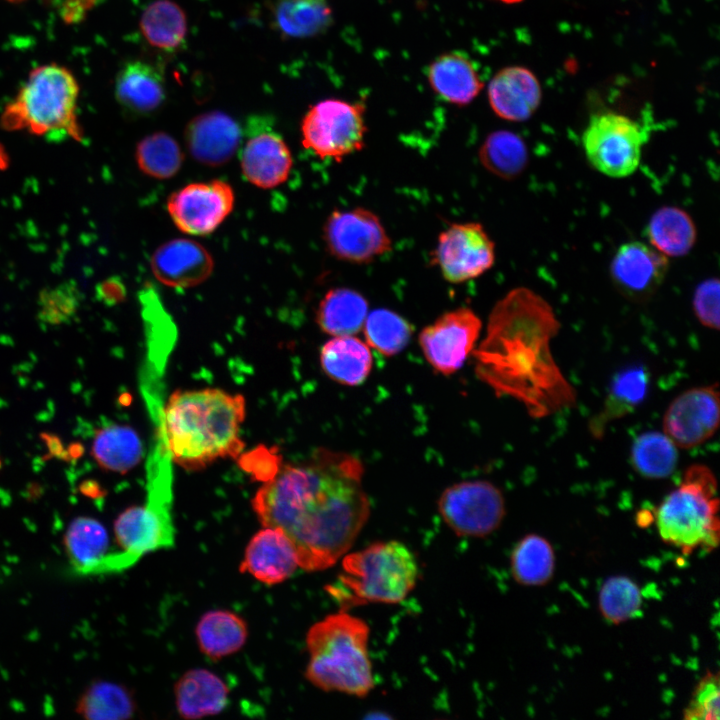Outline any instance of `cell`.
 Here are the masks:
<instances>
[{"label":"cell","mask_w":720,"mask_h":720,"mask_svg":"<svg viewBox=\"0 0 720 720\" xmlns=\"http://www.w3.org/2000/svg\"><path fill=\"white\" fill-rule=\"evenodd\" d=\"M362 476L356 457L320 448L304 463L281 466L252 506L263 526L288 536L300 568L324 570L348 552L368 520Z\"/></svg>","instance_id":"obj_1"},{"label":"cell","mask_w":720,"mask_h":720,"mask_svg":"<svg viewBox=\"0 0 720 720\" xmlns=\"http://www.w3.org/2000/svg\"><path fill=\"white\" fill-rule=\"evenodd\" d=\"M559 329L543 297L525 287L509 291L492 309L474 354L477 376L498 396L520 401L536 419L574 406L576 391L550 349Z\"/></svg>","instance_id":"obj_2"},{"label":"cell","mask_w":720,"mask_h":720,"mask_svg":"<svg viewBox=\"0 0 720 720\" xmlns=\"http://www.w3.org/2000/svg\"><path fill=\"white\" fill-rule=\"evenodd\" d=\"M245 399L220 389L175 391L163 411V430L171 459L196 471L216 460L236 458L244 449L240 437Z\"/></svg>","instance_id":"obj_3"},{"label":"cell","mask_w":720,"mask_h":720,"mask_svg":"<svg viewBox=\"0 0 720 720\" xmlns=\"http://www.w3.org/2000/svg\"><path fill=\"white\" fill-rule=\"evenodd\" d=\"M369 626L340 610L315 623L306 635L305 677L317 688L365 697L374 688L368 652Z\"/></svg>","instance_id":"obj_4"},{"label":"cell","mask_w":720,"mask_h":720,"mask_svg":"<svg viewBox=\"0 0 720 720\" xmlns=\"http://www.w3.org/2000/svg\"><path fill=\"white\" fill-rule=\"evenodd\" d=\"M341 568L337 582L328 586L341 610L367 603H399L413 590L419 573L413 552L396 540L346 554Z\"/></svg>","instance_id":"obj_5"},{"label":"cell","mask_w":720,"mask_h":720,"mask_svg":"<svg viewBox=\"0 0 720 720\" xmlns=\"http://www.w3.org/2000/svg\"><path fill=\"white\" fill-rule=\"evenodd\" d=\"M718 511L714 473L706 465L693 464L657 508L655 520L660 538L685 555L699 549L711 552L719 544Z\"/></svg>","instance_id":"obj_6"},{"label":"cell","mask_w":720,"mask_h":720,"mask_svg":"<svg viewBox=\"0 0 720 720\" xmlns=\"http://www.w3.org/2000/svg\"><path fill=\"white\" fill-rule=\"evenodd\" d=\"M79 85L66 67L46 64L31 71L15 99L0 117L8 131L26 130L35 135L60 132L81 141L76 115Z\"/></svg>","instance_id":"obj_7"},{"label":"cell","mask_w":720,"mask_h":720,"mask_svg":"<svg viewBox=\"0 0 720 720\" xmlns=\"http://www.w3.org/2000/svg\"><path fill=\"white\" fill-rule=\"evenodd\" d=\"M646 141L647 133L638 122L608 111L593 115L582 135L588 162L611 178H625L637 170Z\"/></svg>","instance_id":"obj_8"},{"label":"cell","mask_w":720,"mask_h":720,"mask_svg":"<svg viewBox=\"0 0 720 720\" xmlns=\"http://www.w3.org/2000/svg\"><path fill=\"white\" fill-rule=\"evenodd\" d=\"M300 131L306 149L340 162L365 146V106L339 99L320 101L304 115Z\"/></svg>","instance_id":"obj_9"},{"label":"cell","mask_w":720,"mask_h":720,"mask_svg":"<svg viewBox=\"0 0 720 720\" xmlns=\"http://www.w3.org/2000/svg\"><path fill=\"white\" fill-rule=\"evenodd\" d=\"M171 488L167 478L151 481L143 506H131L114 523V533L128 567L141 556L175 544L171 516Z\"/></svg>","instance_id":"obj_10"},{"label":"cell","mask_w":720,"mask_h":720,"mask_svg":"<svg viewBox=\"0 0 720 720\" xmlns=\"http://www.w3.org/2000/svg\"><path fill=\"white\" fill-rule=\"evenodd\" d=\"M439 513L458 536L484 537L502 523L506 509L502 492L485 480L463 481L445 489Z\"/></svg>","instance_id":"obj_11"},{"label":"cell","mask_w":720,"mask_h":720,"mask_svg":"<svg viewBox=\"0 0 720 720\" xmlns=\"http://www.w3.org/2000/svg\"><path fill=\"white\" fill-rule=\"evenodd\" d=\"M323 239L331 256L353 264L371 263L392 249L380 218L363 207L332 211L323 225Z\"/></svg>","instance_id":"obj_12"},{"label":"cell","mask_w":720,"mask_h":720,"mask_svg":"<svg viewBox=\"0 0 720 720\" xmlns=\"http://www.w3.org/2000/svg\"><path fill=\"white\" fill-rule=\"evenodd\" d=\"M432 258L446 281L463 283L493 266L495 244L482 224L453 223L438 235Z\"/></svg>","instance_id":"obj_13"},{"label":"cell","mask_w":720,"mask_h":720,"mask_svg":"<svg viewBox=\"0 0 720 720\" xmlns=\"http://www.w3.org/2000/svg\"><path fill=\"white\" fill-rule=\"evenodd\" d=\"M233 188L214 179L194 182L172 193L167 200L168 213L175 226L191 236L213 233L232 212Z\"/></svg>","instance_id":"obj_14"},{"label":"cell","mask_w":720,"mask_h":720,"mask_svg":"<svg viewBox=\"0 0 720 720\" xmlns=\"http://www.w3.org/2000/svg\"><path fill=\"white\" fill-rule=\"evenodd\" d=\"M481 320L467 307L439 316L419 334V344L428 363L439 373L460 369L479 337Z\"/></svg>","instance_id":"obj_15"},{"label":"cell","mask_w":720,"mask_h":720,"mask_svg":"<svg viewBox=\"0 0 720 720\" xmlns=\"http://www.w3.org/2000/svg\"><path fill=\"white\" fill-rule=\"evenodd\" d=\"M719 418L718 385L694 387L669 404L663 417V430L677 448L690 449L714 435Z\"/></svg>","instance_id":"obj_16"},{"label":"cell","mask_w":720,"mask_h":720,"mask_svg":"<svg viewBox=\"0 0 720 720\" xmlns=\"http://www.w3.org/2000/svg\"><path fill=\"white\" fill-rule=\"evenodd\" d=\"M668 257L650 244L630 241L622 244L610 263V276L616 288L633 300H645L663 283Z\"/></svg>","instance_id":"obj_17"},{"label":"cell","mask_w":720,"mask_h":720,"mask_svg":"<svg viewBox=\"0 0 720 720\" xmlns=\"http://www.w3.org/2000/svg\"><path fill=\"white\" fill-rule=\"evenodd\" d=\"M150 265L160 283L172 288H191L209 278L214 262L201 243L176 238L161 244L153 252Z\"/></svg>","instance_id":"obj_18"},{"label":"cell","mask_w":720,"mask_h":720,"mask_svg":"<svg viewBox=\"0 0 720 720\" xmlns=\"http://www.w3.org/2000/svg\"><path fill=\"white\" fill-rule=\"evenodd\" d=\"M184 134L191 156L211 167L227 163L237 152L241 141L239 124L220 111L195 116L187 124Z\"/></svg>","instance_id":"obj_19"},{"label":"cell","mask_w":720,"mask_h":720,"mask_svg":"<svg viewBox=\"0 0 720 720\" xmlns=\"http://www.w3.org/2000/svg\"><path fill=\"white\" fill-rule=\"evenodd\" d=\"M299 567L293 543L280 529L265 527L249 541L240 571L268 585L287 580Z\"/></svg>","instance_id":"obj_20"},{"label":"cell","mask_w":720,"mask_h":720,"mask_svg":"<svg viewBox=\"0 0 720 720\" xmlns=\"http://www.w3.org/2000/svg\"><path fill=\"white\" fill-rule=\"evenodd\" d=\"M542 98L536 76L527 68L510 66L494 75L488 86V99L497 116L512 122L529 119Z\"/></svg>","instance_id":"obj_21"},{"label":"cell","mask_w":720,"mask_h":720,"mask_svg":"<svg viewBox=\"0 0 720 720\" xmlns=\"http://www.w3.org/2000/svg\"><path fill=\"white\" fill-rule=\"evenodd\" d=\"M291 151L281 136L263 132L252 136L240 154L241 171L252 185L275 188L284 183L292 169Z\"/></svg>","instance_id":"obj_22"},{"label":"cell","mask_w":720,"mask_h":720,"mask_svg":"<svg viewBox=\"0 0 720 720\" xmlns=\"http://www.w3.org/2000/svg\"><path fill=\"white\" fill-rule=\"evenodd\" d=\"M175 698L181 717L198 719L223 711L229 702V689L212 671L193 669L177 681Z\"/></svg>","instance_id":"obj_23"},{"label":"cell","mask_w":720,"mask_h":720,"mask_svg":"<svg viewBox=\"0 0 720 720\" xmlns=\"http://www.w3.org/2000/svg\"><path fill=\"white\" fill-rule=\"evenodd\" d=\"M118 102L136 114H147L160 107L165 99L163 72L156 66L130 61L119 71L115 81Z\"/></svg>","instance_id":"obj_24"},{"label":"cell","mask_w":720,"mask_h":720,"mask_svg":"<svg viewBox=\"0 0 720 720\" xmlns=\"http://www.w3.org/2000/svg\"><path fill=\"white\" fill-rule=\"evenodd\" d=\"M428 80L442 99L461 106L471 103L483 88L472 62L457 52L436 58L429 66Z\"/></svg>","instance_id":"obj_25"},{"label":"cell","mask_w":720,"mask_h":720,"mask_svg":"<svg viewBox=\"0 0 720 720\" xmlns=\"http://www.w3.org/2000/svg\"><path fill=\"white\" fill-rule=\"evenodd\" d=\"M649 381V373L642 366H633L617 373L602 409L589 422L591 434L601 438L608 423L632 413L646 398Z\"/></svg>","instance_id":"obj_26"},{"label":"cell","mask_w":720,"mask_h":720,"mask_svg":"<svg viewBox=\"0 0 720 720\" xmlns=\"http://www.w3.org/2000/svg\"><path fill=\"white\" fill-rule=\"evenodd\" d=\"M320 363L333 381L355 386L363 383L372 368V354L368 346L352 335L334 336L320 352Z\"/></svg>","instance_id":"obj_27"},{"label":"cell","mask_w":720,"mask_h":720,"mask_svg":"<svg viewBox=\"0 0 720 720\" xmlns=\"http://www.w3.org/2000/svg\"><path fill=\"white\" fill-rule=\"evenodd\" d=\"M64 546L72 568L80 575L100 574L109 552V537L105 527L89 517H78L68 526Z\"/></svg>","instance_id":"obj_28"},{"label":"cell","mask_w":720,"mask_h":720,"mask_svg":"<svg viewBox=\"0 0 720 720\" xmlns=\"http://www.w3.org/2000/svg\"><path fill=\"white\" fill-rule=\"evenodd\" d=\"M368 314V302L358 291L339 287L330 289L322 298L316 321L326 334L345 336L358 333Z\"/></svg>","instance_id":"obj_29"},{"label":"cell","mask_w":720,"mask_h":720,"mask_svg":"<svg viewBox=\"0 0 720 720\" xmlns=\"http://www.w3.org/2000/svg\"><path fill=\"white\" fill-rule=\"evenodd\" d=\"M248 635L246 622L229 610H211L196 626V638L201 652L218 660L240 650Z\"/></svg>","instance_id":"obj_30"},{"label":"cell","mask_w":720,"mask_h":720,"mask_svg":"<svg viewBox=\"0 0 720 720\" xmlns=\"http://www.w3.org/2000/svg\"><path fill=\"white\" fill-rule=\"evenodd\" d=\"M649 244L666 257L688 254L697 239L690 215L681 208L664 206L651 216L646 230Z\"/></svg>","instance_id":"obj_31"},{"label":"cell","mask_w":720,"mask_h":720,"mask_svg":"<svg viewBox=\"0 0 720 720\" xmlns=\"http://www.w3.org/2000/svg\"><path fill=\"white\" fill-rule=\"evenodd\" d=\"M556 567L555 551L545 537L530 533L522 537L512 550L510 568L520 585L540 587L548 584Z\"/></svg>","instance_id":"obj_32"},{"label":"cell","mask_w":720,"mask_h":720,"mask_svg":"<svg viewBox=\"0 0 720 720\" xmlns=\"http://www.w3.org/2000/svg\"><path fill=\"white\" fill-rule=\"evenodd\" d=\"M92 455L103 469L126 473L141 461L143 446L138 434L131 427L110 424L96 432Z\"/></svg>","instance_id":"obj_33"},{"label":"cell","mask_w":720,"mask_h":720,"mask_svg":"<svg viewBox=\"0 0 720 720\" xmlns=\"http://www.w3.org/2000/svg\"><path fill=\"white\" fill-rule=\"evenodd\" d=\"M273 17L278 30L292 38L318 35L332 23L327 0H276Z\"/></svg>","instance_id":"obj_34"},{"label":"cell","mask_w":720,"mask_h":720,"mask_svg":"<svg viewBox=\"0 0 720 720\" xmlns=\"http://www.w3.org/2000/svg\"><path fill=\"white\" fill-rule=\"evenodd\" d=\"M140 29L150 45L175 50L187 34V19L182 8L171 0H156L143 12Z\"/></svg>","instance_id":"obj_35"},{"label":"cell","mask_w":720,"mask_h":720,"mask_svg":"<svg viewBox=\"0 0 720 720\" xmlns=\"http://www.w3.org/2000/svg\"><path fill=\"white\" fill-rule=\"evenodd\" d=\"M631 463L634 470L646 479L667 478L678 463L677 446L665 433L646 431L638 435L632 444Z\"/></svg>","instance_id":"obj_36"},{"label":"cell","mask_w":720,"mask_h":720,"mask_svg":"<svg viewBox=\"0 0 720 720\" xmlns=\"http://www.w3.org/2000/svg\"><path fill=\"white\" fill-rule=\"evenodd\" d=\"M479 159L492 174L511 180L526 168L528 150L519 135L507 130H498L489 134L482 143Z\"/></svg>","instance_id":"obj_37"},{"label":"cell","mask_w":720,"mask_h":720,"mask_svg":"<svg viewBox=\"0 0 720 720\" xmlns=\"http://www.w3.org/2000/svg\"><path fill=\"white\" fill-rule=\"evenodd\" d=\"M76 711L90 720H122L133 716L135 702L124 686L96 681L81 695Z\"/></svg>","instance_id":"obj_38"},{"label":"cell","mask_w":720,"mask_h":720,"mask_svg":"<svg viewBox=\"0 0 720 720\" xmlns=\"http://www.w3.org/2000/svg\"><path fill=\"white\" fill-rule=\"evenodd\" d=\"M135 158L145 175L160 180L175 176L184 160L178 142L165 132H154L140 140Z\"/></svg>","instance_id":"obj_39"},{"label":"cell","mask_w":720,"mask_h":720,"mask_svg":"<svg viewBox=\"0 0 720 720\" xmlns=\"http://www.w3.org/2000/svg\"><path fill=\"white\" fill-rule=\"evenodd\" d=\"M643 598L638 584L628 576L614 575L602 584L598 605L602 617L618 625L640 614Z\"/></svg>","instance_id":"obj_40"},{"label":"cell","mask_w":720,"mask_h":720,"mask_svg":"<svg viewBox=\"0 0 720 720\" xmlns=\"http://www.w3.org/2000/svg\"><path fill=\"white\" fill-rule=\"evenodd\" d=\"M363 329L367 343L385 356L402 351L412 335L410 324L396 312L385 308L367 314Z\"/></svg>","instance_id":"obj_41"},{"label":"cell","mask_w":720,"mask_h":720,"mask_svg":"<svg viewBox=\"0 0 720 720\" xmlns=\"http://www.w3.org/2000/svg\"><path fill=\"white\" fill-rule=\"evenodd\" d=\"M80 304V293L73 282L44 289L39 297V318L51 325L70 320Z\"/></svg>","instance_id":"obj_42"},{"label":"cell","mask_w":720,"mask_h":720,"mask_svg":"<svg viewBox=\"0 0 720 720\" xmlns=\"http://www.w3.org/2000/svg\"><path fill=\"white\" fill-rule=\"evenodd\" d=\"M720 679L718 672L708 671L695 686L683 711L685 720H718L720 711Z\"/></svg>","instance_id":"obj_43"},{"label":"cell","mask_w":720,"mask_h":720,"mask_svg":"<svg viewBox=\"0 0 720 720\" xmlns=\"http://www.w3.org/2000/svg\"><path fill=\"white\" fill-rule=\"evenodd\" d=\"M697 320L705 327L719 329V281L716 278L701 282L692 300Z\"/></svg>","instance_id":"obj_44"},{"label":"cell","mask_w":720,"mask_h":720,"mask_svg":"<svg viewBox=\"0 0 720 720\" xmlns=\"http://www.w3.org/2000/svg\"><path fill=\"white\" fill-rule=\"evenodd\" d=\"M274 456L267 449L254 450L249 456L244 458L242 464H246V469L259 480L268 481L273 478L281 465L278 461H274Z\"/></svg>","instance_id":"obj_45"},{"label":"cell","mask_w":720,"mask_h":720,"mask_svg":"<svg viewBox=\"0 0 720 720\" xmlns=\"http://www.w3.org/2000/svg\"><path fill=\"white\" fill-rule=\"evenodd\" d=\"M121 290L120 283L108 280L99 285L97 295L104 302L112 303L120 300V297L123 296Z\"/></svg>","instance_id":"obj_46"},{"label":"cell","mask_w":720,"mask_h":720,"mask_svg":"<svg viewBox=\"0 0 720 720\" xmlns=\"http://www.w3.org/2000/svg\"><path fill=\"white\" fill-rule=\"evenodd\" d=\"M9 165V157L4 149V147L0 144V169H6Z\"/></svg>","instance_id":"obj_47"},{"label":"cell","mask_w":720,"mask_h":720,"mask_svg":"<svg viewBox=\"0 0 720 720\" xmlns=\"http://www.w3.org/2000/svg\"><path fill=\"white\" fill-rule=\"evenodd\" d=\"M499 1H502V2H504V3H517V2H520V1H522V0H499Z\"/></svg>","instance_id":"obj_48"},{"label":"cell","mask_w":720,"mask_h":720,"mask_svg":"<svg viewBox=\"0 0 720 720\" xmlns=\"http://www.w3.org/2000/svg\"><path fill=\"white\" fill-rule=\"evenodd\" d=\"M12 1H16V0H12Z\"/></svg>","instance_id":"obj_49"}]
</instances>
